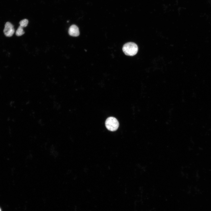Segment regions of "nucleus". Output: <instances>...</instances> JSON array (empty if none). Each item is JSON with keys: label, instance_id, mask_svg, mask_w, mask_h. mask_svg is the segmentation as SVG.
<instances>
[{"label": "nucleus", "instance_id": "3", "mask_svg": "<svg viewBox=\"0 0 211 211\" xmlns=\"http://www.w3.org/2000/svg\"><path fill=\"white\" fill-rule=\"evenodd\" d=\"M15 32L14 29L13 25L9 22H7L5 25L4 30V33L7 37L12 36Z\"/></svg>", "mask_w": 211, "mask_h": 211}, {"label": "nucleus", "instance_id": "2", "mask_svg": "<svg viewBox=\"0 0 211 211\" xmlns=\"http://www.w3.org/2000/svg\"><path fill=\"white\" fill-rule=\"evenodd\" d=\"M105 125L108 130L114 131L118 129L119 126V123L115 118L111 117L108 118L106 120Z\"/></svg>", "mask_w": 211, "mask_h": 211}, {"label": "nucleus", "instance_id": "4", "mask_svg": "<svg viewBox=\"0 0 211 211\" xmlns=\"http://www.w3.org/2000/svg\"><path fill=\"white\" fill-rule=\"evenodd\" d=\"M68 33L70 35L74 37L78 36L79 35V28L75 25L70 26L69 29Z\"/></svg>", "mask_w": 211, "mask_h": 211}, {"label": "nucleus", "instance_id": "5", "mask_svg": "<svg viewBox=\"0 0 211 211\" xmlns=\"http://www.w3.org/2000/svg\"><path fill=\"white\" fill-rule=\"evenodd\" d=\"M16 35L18 36H20L24 33L23 28L19 26L16 32Z\"/></svg>", "mask_w": 211, "mask_h": 211}, {"label": "nucleus", "instance_id": "7", "mask_svg": "<svg viewBox=\"0 0 211 211\" xmlns=\"http://www.w3.org/2000/svg\"><path fill=\"white\" fill-rule=\"evenodd\" d=\"M0 211H1V208H0Z\"/></svg>", "mask_w": 211, "mask_h": 211}, {"label": "nucleus", "instance_id": "6", "mask_svg": "<svg viewBox=\"0 0 211 211\" xmlns=\"http://www.w3.org/2000/svg\"><path fill=\"white\" fill-rule=\"evenodd\" d=\"M28 21L27 19H25L21 21L19 24L20 26L23 27H26L28 25Z\"/></svg>", "mask_w": 211, "mask_h": 211}, {"label": "nucleus", "instance_id": "1", "mask_svg": "<svg viewBox=\"0 0 211 211\" xmlns=\"http://www.w3.org/2000/svg\"><path fill=\"white\" fill-rule=\"evenodd\" d=\"M122 50L127 55L133 56L135 55L138 51L137 45L133 42H128L125 44L123 46Z\"/></svg>", "mask_w": 211, "mask_h": 211}]
</instances>
